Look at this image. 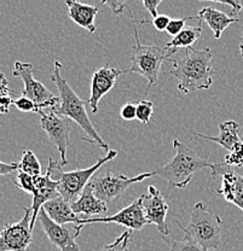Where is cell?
<instances>
[{"instance_id": "cell-1", "label": "cell", "mask_w": 243, "mask_h": 251, "mask_svg": "<svg viewBox=\"0 0 243 251\" xmlns=\"http://www.w3.org/2000/svg\"><path fill=\"white\" fill-rule=\"evenodd\" d=\"M213 51L210 47L195 50L192 47L184 50L183 56L173 59V68L169 74L178 78V90L182 94L190 91L208 90L213 83L216 69L212 65Z\"/></svg>"}, {"instance_id": "cell-2", "label": "cell", "mask_w": 243, "mask_h": 251, "mask_svg": "<svg viewBox=\"0 0 243 251\" xmlns=\"http://www.w3.org/2000/svg\"><path fill=\"white\" fill-rule=\"evenodd\" d=\"M51 80L56 85L59 93V105L52 111L58 116H64L72 121L77 122L78 126L86 133L88 138H83V140L90 144H95L101 149L109 152V145L102 139L97 130L93 127L90 117H88L86 106L88 105V100H82L77 93L74 92L67 80L62 76V63L54 61V72H52Z\"/></svg>"}, {"instance_id": "cell-3", "label": "cell", "mask_w": 243, "mask_h": 251, "mask_svg": "<svg viewBox=\"0 0 243 251\" xmlns=\"http://www.w3.org/2000/svg\"><path fill=\"white\" fill-rule=\"evenodd\" d=\"M173 148L176 150L173 158L154 171V174L163 177L168 182V191L172 188H185L191 182L195 173L205 168L211 171L213 167V163H210L207 158L201 157L178 139L173 140Z\"/></svg>"}, {"instance_id": "cell-4", "label": "cell", "mask_w": 243, "mask_h": 251, "mask_svg": "<svg viewBox=\"0 0 243 251\" xmlns=\"http://www.w3.org/2000/svg\"><path fill=\"white\" fill-rule=\"evenodd\" d=\"M131 21H132L133 31L135 36V45L132 47V54H131V65L130 69L125 70V73H135L144 76L148 80V87H146L145 94L148 96L149 91L153 87L154 83L158 81L159 75L161 72V65L163 62H173V59L169 58L173 56L178 50L168 49V47H160L158 45H142L139 41V35H138L137 25L133 17L132 11L130 7H127Z\"/></svg>"}, {"instance_id": "cell-5", "label": "cell", "mask_w": 243, "mask_h": 251, "mask_svg": "<svg viewBox=\"0 0 243 251\" xmlns=\"http://www.w3.org/2000/svg\"><path fill=\"white\" fill-rule=\"evenodd\" d=\"M176 222L184 232V239L212 251L218 249L220 245L223 221L220 216L211 210L207 203L198 202L195 204L191 219L187 227H183L178 221Z\"/></svg>"}, {"instance_id": "cell-6", "label": "cell", "mask_w": 243, "mask_h": 251, "mask_svg": "<svg viewBox=\"0 0 243 251\" xmlns=\"http://www.w3.org/2000/svg\"><path fill=\"white\" fill-rule=\"evenodd\" d=\"M117 156V151L110 150L106 156L99 158L96 164L88 167L85 169H77V171L72 172H63L59 167L57 169L58 172V192L59 196L67 201L68 203H74L80 198L82 195L83 190L91 181L96 173L102 166L107 163V162L111 161Z\"/></svg>"}, {"instance_id": "cell-7", "label": "cell", "mask_w": 243, "mask_h": 251, "mask_svg": "<svg viewBox=\"0 0 243 251\" xmlns=\"http://www.w3.org/2000/svg\"><path fill=\"white\" fill-rule=\"evenodd\" d=\"M14 76L22 78L25 83V90L22 97L30 99L36 106V112L43 110H54L59 105V97H56L45 85L35 80L33 76V65L30 63L16 62L15 63Z\"/></svg>"}, {"instance_id": "cell-8", "label": "cell", "mask_w": 243, "mask_h": 251, "mask_svg": "<svg viewBox=\"0 0 243 251\" xmlns=\"http://www.w3.org/2000/svg\"><path fill=\"white\" fill-rule=\"evenodd\" d=\"M154 172L143 173L133 177H127L126 175H115L113 173H101L95 175L88 182V186L93 191L95 196L103 202L109 203L111 201L120 198L125 193V191L131 185L135 182H140L143 180L154 176Z\"/></svg>"}, {"instance_id": "cell-9", "label": "cell", "mask_w": 243, "mask_h": 251, "mask_svg": "<svg viewBox=\"0 0 243 251\" xmlns=\"http://www.w3.org/2000/svg\"><path fill=\"white\" fill-rule=\"evenodd\" d=\"M219 130L220 132L216 137H210L202 133H196V135L214 141L229 151V155L224 159L227 167H243V139L240 135V125L236 121H226L219 125Z\"/></svg>"}, {"instance_id": "cell-10", "label": "cell", "mask_w": 243, "mask_h": 251, "mask_svg": "<svg viewBox=\"0 0 243 251\" xmlns=\"http://www.w3.org/2000/svg\"><path fill=\"white\" fill-rule=\"evenodd\" d=\"M25 215L16 224H5L0 232V251H27L33 242L32 209L23 208Z\"/></svg>"}, {"instance_id": "cell-11", "label": "cell", "mask_w": 243, "mask_h": 251, "mask_svg": "<svg viewBox=\"0 0 243 251\" xmlns=\"http://www.w3.org/2000/svg\"><path fill=\"white\" fill-rule=\"evenodd\" d=\"M38 114L40 115L41 128L46 132L49 139L58 149V152L61 155V163L64 167L65 164H68L67 150L69 145L70 129H72L70 120L67 117L58 116L52 110H43Z\"/></svg>"}, {"instance_id": "cell-12", "label": "cell", "mask_w": 243, "mask_h": 251, "mask_svg": "<svg viewBox=\"0 0 243 251\" xmlns=\"http://www.w3.org/2000/svg\"><path fill=\"white\" fill-rule=\"evenodd\" d=\"M142 202L143 198L140 196L138 200L133 201L130 205L125 206L124 209L117 211L114 215L103 216V218H80L77 226H85V225L90 224H110V222H114V224L127 227L131 231H140L145 225H148Z\"/></svg>"}, {"instance_id": "cell-13", "label": "cell", "mask_w": 243, "mask_h": 251, "mask_svg": "<svg viewBox=\"0 0 243 251\" xmlns=\"http://www.w3.org/2000/svg\"><path fill=\"white\" fill-rule=\"evenodd\" d=\"M59 161H56L54 158L49 159L48 171L45 174H41L39 176H35V187L33 192V204L30 206L32 209V221H30V229H34L35 222L38 220L39 213L44 204L59 197L58 192V180L52 179V173L54 172L57 163Z\"/></svg>"}, {"instance_id": "cell-14", "label": "cell", "mask_w": 243, "mask_h": 251, "mask_svg": "<svg viewBox=\"0 0 243 251\" xmlns=\"http://www.w3.org/2000/svg\"><path fill=\"white\" fill-rule=\"evenodd\" d=\"M38 220L45 234L48 235L50 243L56 245L59 251H80V247L77 243V238L79 237L80 231L83 228V226L74 225L73 229H69L68 227L57 225L56 222H54L49 218L43 208L39 213Z\"/></svg>"}, {"instance_id": "cell-15", "label": "cell", "mask_w": 243, "mask_h": 251, "mask_svg": "<svg viewBox=\"0 0 243 251\" xmlns=\"http://www.w3.org/2000/svg\"><path fill=\"white\" fill-rule=\"evenodd\" d=\"M142 205L148 225H155L163 237H168L171 228L166 221L167 213H168V203L166 198L163 197L160 190L153 185L149 186L148 193L142 195Z\"/></svg>"}, {"instance_id": "cell-16", "label": "cell", "mask_w": 243, "mask_h": 251, "mask_svg": "<svg viewBox=\"0 0 243 251\" xmlns=\"http://www.w3.org/2000/svg\"><path fill=\"white\" fill-rule=\"evenodd\" d=\"M212 176L221 175V187L216 190L218 196H223L227 202L232 203L243 211V176L227 167L225 163H213Z\"/></svg>"}, {"instance_id": "cell-17", "label": "cell", "mask_w": 243, "mask_h": 251, "mask_svg": "<svg viewBox=\"0 0 243 251\" xmlns=\"http://www.w3.org/2000/svg\"><path fill=\"white\" fill-rule=\"evenodd\" d=\"M125 70H117L110 68L109 65H104L97 72H95L91 81V96L88 98V105L93 114H97L99 100L106 96L109 91L113 90L117 78Z\"/></svg>"}, {"instance_id": "cell-18", "label": "cell", "mask_w": 243, "mask_h": 251, "mask_svg": "<svg viewBox=\"0 0 243 251\" xmlns=\"http://www.w3.org/2000/svg\"><path fill=\"white\" fill-rule=\"evenodd\" d=\"M65 4L68 6V15L73 22L90 33H95V18L98 14L99 5H87L74 0H67Z\"/></svg>"}, {"instance_id": "cell-19", "label": "cell", "mask_w": 243, "mask_h": 251, "mask_svg": "<svg viewBox=\"0 0 243 251\" xmlns=\"http://www.w3.org/2000/svg\"><path fill=\"white\" fill-rule=\"evenodd\" d=\"M70 205H72L73 211L78 216L98 215V218H103L104 214H107V211H108V204L96 197L95 193H93V191L91 190V187L88 185L83 190L82 195L80 196L79 200L75 201Z\"/></svg>"}, {"instance_id": "cell-20", "label": "cell", "mask_w": 243, "mask_h": 251, "mask_svg": "<svg viewBox=\"0 0 243 251\" xmlns=\"http://www.w3.org/2000/svg\"><path fill=\"white\" fill-rule=\"evenodd\" d=\"M198 23H202L205 21L208 25V27L211 28L212 31L214 34V38L220 39L223 31L229 27L232 23H239L240 18L236 17H229L225 12L220 11V10L216 9V7H203L202 10H200L197 15Z\"/></svg>"}, {"instance_id": "cell-21", "label": "cell", "mask_w": 243, "mask_h": 251, "mask_svg": "<svg viewBox=\"0 0 243 251\" xmlns=\"http://www.w3.org/2000/svg\"><path fill=\"white\" fill-rule=\"evenodd\" d=\"M43 209L52 221L56 222L57 225H61V226H64L65 224L77 225L80 219L73 211L70 203L64 201L61 196L44 204Z\"/></svg>"}, {"instance_id": "cell-22", "label": "cell", "mask_w": 243, "mask_h": 251, "mask_svg": "<svg viewBox=\"0 0 243 251\" xmlns=\"http://www.w3.org/2000/svg\"><path fill=\"white\" fill-rule=\"evenodd\" d=\"M202 34V23H198L196 27H185L177 36L166 44L168 49H189L200 39Z\"/></svg>"}, {"instance_id": "cell-23", "label": "cell", "mask_w": 243, "mask_h": 251, "mask_svg": "<svg viewBox=\"0 0 243 251\" xmlns=\"http://www.w3.org/2000/svg\"><path fill=\"white\" fill-rule=\"evenodd\" d=\"M18 172L33 175V176L41 175V164L33 151H23L22 158H21L20 163H18Z\"/></svg>"}, {"instance_id": "cell-24", "label": "cell", "mask_w": 243, "mask_h": 251, "mask_svg": "<svg viewBox=\"0 0 243 251\" xmlns=\"http://www.w3.org/2000/svg\"><path fill=\"white\" fill-rule=\"evenodd\" d=\"M11 93L14 91L9 87V82L5 74L0 73V114H7L10 110V106L14 103L11 99Z\"/></svg>"}, {"instance_id": "cell-25", "label": "cell", "mask_w": 243, "mask_h": 251, "mask_svg": "<svg viewBox=\"0 0 243 251\" xmlns=\"http://www.w3.org/2000/svg\"><path fill=\"white\" fill-rule=\"evenodd\" d=\"M154 112L153 101L146 100V99H140L137 101V120L142 122L143 125L150 124V119Z\"/></svg>"}, {"instance_id": "cell-26", "label": "cell", "mask_w": 243, "mask_h": 251, "mask_svg": "<svg viewBox=\"0 0 243 251\" xmlns=\"http://www.w3.org/2000/svg\"><path fill=\"white\" fill-rule=\"evenodd\" d=\"M132 232L133 231H131V229L125 231L119 238L115 239V242L106 245L102 251H127L129 250L131 238H132Z\"/></svg>"}, {"instance_id": "cell-27", "label": "cell", "mask_w": 243, "mask_h": 251, "mask_svg": "<svg viewBox=\"0 0 243 251\" xmlns=\"http://www.w3.org/2000/svg\"><path fill=\"white\" fill-rule=\"evenodd\" d=\"M16 186L20 187L22 191H25V192L32 193L33 195L34 187H35V176L18 172L16 177Z\"/></svg>"}, {"instance_id": "cell-28", "label": "cell", "mask_w": 243, "mask_h": 251, "mask_svg": "<svg viewBox=\"0 0 243 251\" xmlns=\"http://www.w3.org/2000/svg\"><path fill=\"white\" fill-rule=\"evenodd\" d=\"M192 21V20H198L197 16H191V17H183V18H172L171 22H169L168 28H167V34L174 36H177L178 34L185 28V22L187 21Z\"/></svg>"}, {"instance_id": "cell-29", "label": "cell", "mask_w": 243, "mask_h": 251, "mask_svg": "<svg viewBox=\"0 0 243 251\" xmlns=\"http://www.w3.org/2000/svg\"><path fill=\"white\" fill-rule=\"evenodd\" d=\"M169 251H212L206 250L202 247H200L196 243L190 242V240L183 239V240H174L171 245Z\"/></svg>"}, {"instance_id": "cell-30", "label": "cell", "mask_w": 243, "mask_h": 251, "mask_svg": "<svg viewBox=\"0 0 243 251\" xmlns=\"http://www.w3.org/2000/svg\"><path fill=\"white\" fill-rule=\"evenodd\" d=\"M171 20H172V18L169 17V16L159 15L158 17L153 18L151 21L140 20V21H138V23H139V25L150 23V25H153L154 27H155V29L158 31H164V30H167V28H168V25H169V22H171Z\"/></svg>"}, {"instance_id": "cell-31", "label": "cell", "mask_w": 243, "mask_h": 251, "mask_svg": "<svg viewBox=\"0 0 243 251\" xmlns=\"http://www.w3.org/2000/svg\"><path fill=\"white\" fill-rule=\"evenodd\" d=\"M120 116L125 121H132L137 119V103L135 101H129L125 104L120 110Z\"/></svg>"}, {"instance_id": "cell-32", "label": "cell", "mask_w": 243, "mask_h": 251, "mask_svg": "<svg viewBox=\"0 0 243 251\" xmlns=\"http://www.w3.org/2000/svg\"><path fill=\"white\" fill-rule=\"evenodd\" d=\"M14 104L16 108L20 110V111H23V112H29V111H33V112H36V106L35 104L33 103L30 99L26 98V97H22L21 96L20 98L16 99V100H14Z\"/></svg>"}, {"instance_id": "cell-33", "label": "cell", "mask_w": 243, "mask_h": 251, "mask_svg": "<svg viewBox=\"0 0 243 251\" xmlns=\"http://www.w3.org/2000/svg\"><path fill=\"white\" fill-rule=\"evenodd\" d=\"M101 5H108L111 11H113V14L116 16L122 14L129 7L126 1H119V0H115V1H102Z\"/></svg>"}, {"instance_id": "cell-34", "label": "cell", "mask_w": 243, "mask_h": 251, "mask_svg": "<svg viewBox=\"0 0 243 251\" xmlns=\"http://www.w3.org/2000/svg\"><path fill=\"white\" fill-rule=\"evenodd\" d=\"M161 0H143V5L150 15L153 16V18H156L159 16L158 14V6L161 4Z\"/></svg>"}, {"instance_id": "cell-35", "label": "cell", "mask_w": 243, "mask_h": 251, "mask_svg": "<svg viewBox=\"0 0 243 251\" xmlns=\"http://www.w3.org/2000/svg\"><path fill=\"white\" fill-rule=\"evenodd\" d=\"M18 172V163H5L0 161V176Z\"/></svg>"}, {"instance_id": "cell-36", "label": "cell", "mask_w": 243, "mask_h": 251, "mask_svg": "<svg viewBox=\"0 0 243 251\" xmlns=\"http://www.w3.org/2000/svg\"><path fill=\"white\" fill-rule=\"evenodd\" d=\"M240 52H241V56H242V58H243V43L240 44Z\"/></svg>"}, {"instance_id": "cell-37", "label": "cell", "mask_w": 243, "mask_h": 251, "mask_svg": "<svg viewBox=\"0 0 243 251\" xmlns=\"http://www.w3.org/2000/svg\"><path fill=\"white\" fill-rule=\"evenodd\" d=\"M241 43H243V25H242V41Z\"/></svg>"}, {"instance_id": "cell-38", "label": "cell", "mask_w": 243, "mask_h": 251, "mask_svg": "<svg viewBox=\"0 0 243 251\" xmlns=\"http://www.w3.org/2000/svg\"><path fill=\"white\" fill-rule=\"evenodd\" d=\"M0 197H1V195H0Z\"/></svg>"}]
</instances>
